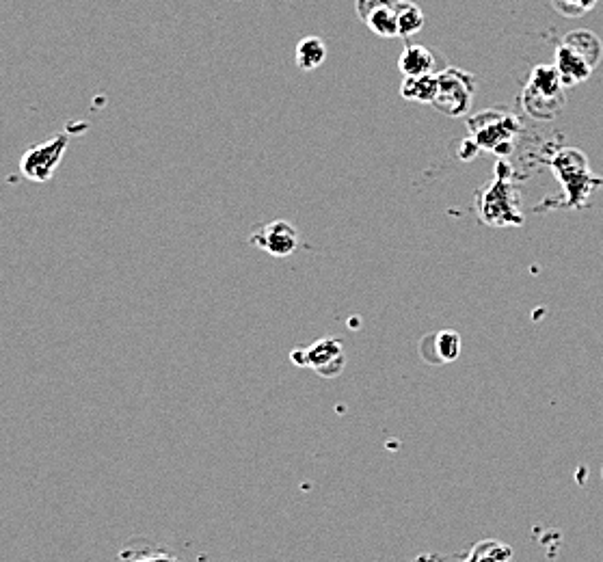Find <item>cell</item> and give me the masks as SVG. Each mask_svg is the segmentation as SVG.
<instances>
[{"label": "cell", "instance_id": "obj_16", "mask_svg": "<svg viewBox=\"0 0 603 562\" xmlns=\"http://www.w3.org/2000/svg\"><path fill=\"white\" fill-rule=\"evenodd\" d=\"M372 33H377L379 37L385 39H394L400 37L398 31V16H396V7H383L377 9L374 13H370L368 20L364 22Z\"/></svg>", "mask_w": 603, "mask_h": 562}, {"label": "cell", "instance_id": "obj_2", "mask_svg": "<svg viewBox=\"0 0 603 562\" xmlns=\"http://www.w3.org/2000/svg\"><path fill=\"white\" fill-rule=\"evenodd\" d=\"M519 132L515 117L495 111H482L469 119V139L478 150H491L495 154H508L513 150V137Z\"/></svg>", "mask_w": 603, "mask_h": 562}, {"label": "cell", "instance_id": "obj_17", "mask_svg": "<svg viewBox=\"0 0 603 562\" xmlns=\"http://www.w3.org/2000/svg\"><path fill=\"white\" fill-rule=\"evenodd\" d=\"M433 344H435V353H437V364H444V361H452L459 357L461 351V336L454 331H439L433 333Z\"/></svg>", "mask_w": 603, "mask_h": 562}, {"label": "cell", "instance_id": "obj_6", "mask_svg": "<svg viewBox=\"0 0 603 562\" xmlns=\"http://www.w3.org/2000/svg\"><path fill=\"white\" fill-rule=\"evenodd\" d=\"M292 361L297 366L312 368L320 377H338L346 364L344 346L338 338H323L301 351H292Z\"/></svg>", "mask_w": 603, "mask_h": 562}, {"label": "cell", "instance_id": "obj_7", "mask_svg": "<svg viewBox=\"0 0 603 562\" xmlns=\"http://www.w3.org/2000/svg\"><path fill=\"white\" fill-rule=\"evenodd\" d=\"M249 243L266 251L273 258H288L301 245V236L290 221L277 219L271 223H264L251 232Z\"/></svg>", "mask_w": 603, "mask_h": 562}, {"label": "cell", "instance_id": "obj_8", "mask_svg": "<svg viewBox=\"0 0 603 562\" xmlns=\"http://www.w3.org/2000/svg\"><path fill=\"white\" fill-rule=\"evenodd\" d=\"M556 173L562 178V184H565L567 199H571V204L580 206V199L586 197L588 189H591V173L586 169V158L580 152H562L556 158Z\"/></svg>", "mask_w": 603, "mask_h": 562}, {"label": "cell", "instance_id": "obj_12", "mask_svg": "<svg viewBox=\"0 0 603 562\" xmlns=\"http://www.w3.org/2000/svg\"><path fill=\"white\" fill-rule=\"evenodd\" d=\"M560 44L567 46L569 50H573L578 57H582L588 65H591L593 70L597 68L601 57H603L601 39L595 33H591V31H584V29L571 31V33L565 35V39H562Z\"/></svg>", "mask_w": 603, "mask_h": 562}, {"label": "cell", "instance_id": "obj_4", "mask_svg": "<svg viewBox=\"0 0 603 562\" xmlns=\"http://www.w3.org/2000/svg\"><path fill=\"white\" fill-rule=\"evenodd\" d=\"M478 212L482 221L495 227L524 223L521 212L517 210V195L513 193L508 180L500 178V173L498 178L485 186V191H480Z\"/></svg>", "mask_w": 603, "mask_h": 562}, {"label": "cell", "instance_id": "obj_3", "mask_svg": "<svg viewBox=\"0 0 603 562\" xmlns=\"http://www.w3.org/2000/svg\"><path fill=\"white\" fill-rule=\"evenodd\" d=\"M474 76L459 68H446L437 74V98L433 106L448 117L469 113L474 102Z\"/></svg>", "mask_w": 603, "mask_h": 562}, {"label": "cell", "instance_id": "obj_10", "mask_svg": "<svg viewBox=\"0 0 603 562\" xmlns=\"http://www.w3.org/2000/svg\"><path fill=\"white\" fill-rule=\"evenodd\" d=\"M119 562H184L167 547L147 539H134L119 552Z\"/></svg>", "mask_w": 603, "mask_h": 562}, {"label": "cell", "instance_id": "obj_5", "mask_svg": "<svg viewBox=\"0 0 603 562\" xmlns=\"http://www.w3.org/2000/svg\"><path fill=\"white\" fill-rule=\"evenodd\" d=\"M67 150V137H52L46 143L31 145L20 158V171L26 180L33 182H50L55 171L59 169L61 160Z\"/></svg>", "mask_w": 603, "mask_h": 562}, {"label": "cell", "instance_id": "obj_15", "mask_svg": "<svg viewBox=\"0 0 603 562\" xmlns=\"http://www.w3.org/2000/svg\"><path fill=\"white\" fill-rule=\"evenodd\" d=\"M396 16H398L400 37H411V35L422 31L424 13L415 3H409V0H400V3L396 5Z\"/></svg>", "mask_w": 603, "mask_h": 562}, {"label": "cell", "instance_id": "obj_9", "mask_svg": "<svg viewBox=\"0 0 603 562\" xmlns=\"http://www.w3.org/2000/svg\"><path fill=\"white\" fill-rule=\"evenodd\" d=\"M435 68H437V57L426 46H418V44H407L398 59V70L405 78H420V76L435 74Z\"/></svg>", "mask_w": 603, "mask_h": 562}, {"label": "cell", "instance_id": "obj_13", "mask_svg": "<svg viewBox=\"0 0 603 562\" xmlns=\"http://www.w3.org/2000/svg\"><path fill=\"white\" fill-rule=\"evenodd\" d=\"M294 59H297V65L301 70H305V72L316 70L327 59V46L323 39L316 35L303 37L297 44V55H294Z\"/></svg>", "mask_w": 603, "mask_h": 562}, {"label": "cell", "instance_id": "obj_18", "mask_svg": "<svg viewBox=\"0 0 603 562\" xmlns=\"http://www.w3.org/2000/svg\"><path fill=\"white\" fill-rule=\"evenodd\" d=\"M554 9L565 18H582L584 13L591 11L597 0H552Z\"/></svg>", "mask_w": 603, "mask_h": 562}, {"label": "cell", "instance_id": "obj_11", "mask_svg": "<svg viewBox=\"0 0 603 562\" xmlns=\"http://www.w3.org/2000/svg\"><path fill=\"white\" fill-rule=\"evenodd\" d=\"M554 68L558 70L562 85H565V87H573L578 83H584V80L593 74L591 65H588L582 57H578L573 50H569L567 46H562V44H558V48H556Z\"/></svg>", "mask_w": 603, "mask_h": 562}, {"label": "cell", "instance_id": "obj_14", "mask_svg": "<svg viewBox=\"0 0 603 562\" xmlns=\"http://www.w3.org/2000/svg\"><path fill=\"white\" fill-rule=\"evenodd\" d=\"M400 96L411 102L433 104L437 98V74H428L420 78H405L400 87Z\"/></svg>", "mask_w": 603, "mask_h": 562}, {"label": "cell", "instance_id": "obj_1", "mask_svg": "<svg viewBox=\"0 0 603 562\" xmlns=\"http://www.w3.org/2000/svg\"><path fill=\"white\" fill-rule=\"evenodd\" d=\"M565 85H562L560 74L554 68V65H536L532 70L528 85L521 93V104L524 109L534 117V119H543V122H549L560 115V111L565 109Z\"/></svg>", "mask_w": 603, "mask_h": 562}, {"label": "cell", "instance_id": "obj_19", "mask_svg": "<svg viewBox=\"0 0 603 562\" xmlns=\"http://www.w3.org/2000/svg\"><path fill=\"white\" fill-rule=\"evenodd\" d=\"M398 3L400 0H355V11H357V18L361 22H366L370 13L383 7H396Z\"/></svg>", "mask_w": 603, "mask_h": 562}]
</instances>
